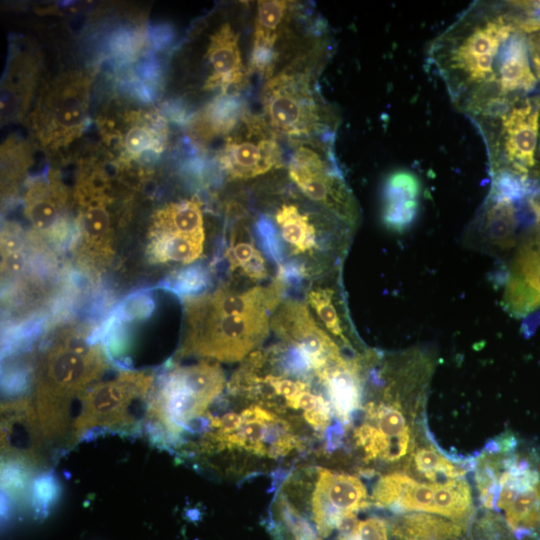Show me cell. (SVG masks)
Here are the masks:
<instances>
[{
  "label": "cell",
  "mask_w": 540,
  "mask_h": 540,
  "mask_svg": "<svg viewBox=\"0 0 540 540\" xmlns=\"http://www.w3.org/2000/svg\"><path fill=\"white\" fill-rule=\"evenodd\" d=\"M209 286L210 273L202 264H193L175 272L166 285L181 300L206 293Z\"/></svg>",
  "instance_id": "obj_31"
},
{
  "label": "cell",
  "mask_w": 540,
  "mask_h": 540,
  "mask_svg": "<svg viewBox=\"0 0 540 540\" xmlns=\"http://www.w3.org/2000/svg\"><path fill=\"white\" fill-rule=\"evenodd\" d=\"M102 134L121 164H141L159 157L164 151L168 130L155 111L130 107L103 120Z\"/></svg>",
  "instance_id": "obj_13"
},
{
  "label": "cell",
  "mask_w": 540,
  "mask_h": 540,
  "mask_svg": "<svg viewBox=\"0 0 540 540\" xmlns=\"http://www.w3.org/2000/svg\"><path fill=\"white\" fill-rule=\"evenodd\" d=\"M503 306L515 317L540 308V233L536 229L521 238L512 257Z\"/></svg>",
  "instance_id": "obj_18"
},
{
  "label": "cell",
  "mask_w": 540,
  "mask_h": 540,
  "mask_svg": "<svg viewBox=\"0 0 540 540\" xmlns=\"http://www.w3.org/2000/svg\"><path fill=\"white\" fill-rule=\"evenodd\" d=\"M74 202L78 210V253L92 267L105 266L113 256L114 226L108 177L99 169L79 172Z\"/></svg>",
  "instance_id": "obj_10"
},
{
  "label": "cell",
  "mask_w": 540,
  "mask_h": 540,
  "mask_svg": "<svg viewBox=\"0 0 540 540\" xmlns=\"http://www.w3.org/2000/svg\"><path fill=\"white\" fill-rule=\"evenodd\" d=\"M514 200L489 191L485 202L470 223L466 240L487 253H501L516 243L518 226Z\"/></svg>",
  "instance_id": "obj_19"
},
{
  "label": "cell",
  "mask_w": 540,
  "mask_h": 540,
  "mask_svg": "<svg viewBox=\"0 0 540 540\" xmlns=\"http://www.w3.org/2000/svg\"><path fill=\"white\" fill-rule=\"evenodd\" d=\"M270 327L287 344L302 349L314 371L343 358L337 344L317 325L303 302L283 300L270 319Z\"/></svg>",
  "instance_id": "obj_16"
},
{
  "label": "cell",
  "mask_w": 540,
  "mask_h": 540,
  "mask_svg": "<svg viewBox=\"0 0 540 540\" xmlns=\"http://www.w3.org/2000/svg\"><path fill=\"white\" fill-rule=\"evenodd\" d=\"M356 540H388L385 522L376 517L360 521Z\"/></svg>",
  "instance_id": "obj_37"
},
{
  "label": "cell",
  "mask_w": 540,
  "mask_h": 540,
  "mask_svg": "<svg viewBox=\"0 0 540 540\" xmlns=\"http://www.w3.org/2000/svg\"><path fill=\"white\" fill-rule=\"evenodd\" d=\"M31 498L33 505L41 511L46 510L59 496V485L52 473L38 476L32 485Z\"/></svg>",
  "instance_id": "obj_34"
},
{
  "label": "cell",
  "mask_w": 540,
  "mask_h": 540,
  "mask_svg": "<svg viewBox=\"0 0 540 540\" xmlns=\"http://www.w3.org/2000/svg\"><path fill=\"white\" fill-rule=\"evenodd\" d=\"M285 290L275 278L267 287L236 292L223 285L213 293L182 300L183 333L177 355L242 360L267 337L269 313L283 301Z\"/></svg>",
  "instance_id": "obj_2"
},
{
  "label": "cell",
  "mask_w": 540,
  "mask_h": 540,
  "mask_svg": "<svg viewBox=\"0 0 540 540\" xmlns=\"http://www.w3.org/2000/svg\"><path fill=\"white\" fill-rule=\"evenodd\" d=\"M319 47L297 53L266 80L261 92L264 118L278 134L303 141L333 137L337 118L317 89Z\"/></svg>",
  "instance_id": "obj_4"
},
{
  "label": "cell",
  "mask_w": 540,
  "mask_h": 540,
  "mask_svg": "<svg viewBox=\"0 0 540 540\" xmlns=\"http://www.w3.org/2000/svg\"><path fill=\"white\" fill-rule=\"evenodd\" d=\"M538 29L520 1H475L430 43L429 64L477 129L540 95L529 44Z\"/></svg>",
  "instance_id": "obj_1"
},
{
  "label": "cell",
  "mask_w": 540,
  "mask_h": 540,
  "mask_svg": "<svg viewBox=\"0 0 540 540\" xmlns=\"http://www.w3.org/2000/svg\"><path fill=\"white\" fill-rule=\"evenodd\" d=\"M218 161L230 179L247 180L280 168L283 151L266 119L247 110L226 137Z\"/></svg>",
  "instance_id": "obj_12"
},
{
  "label": "cell",
  "mask_w": 540,
  "mask_h": 540,
  "mask_svg": "<svg viewBox=\"0 0 540 540\" xmlns=\"http://www.w3.org/2000/svg\"><path fill=\"white\" fill-rule=\"evenodd\" d=\"M326 437V448L329 451L336 449L342 440L343 437V428L341 423H337L328 427L325 431Z\"/></svg>",
  "instance_id": "obj_42"
},
{
  "label": "cell",
  "mask_w": 540,
  "mask_h": 540,
  "mask_svg": "<svg viewBox=\"0 0 540 540\" xmlns=\"http://www.w3.org/2000/svg\"><path fill=\"white\" fill-rule=\"evenodd\" d=\"M254 234L263 253L274 263L280 265L284 262V246L277 227L271 218L265 214L260 215L254 225Z\"/></svg>",
  "instance_id": "obj_33"
},
{
  "label": "cell",
  "mask_w": 540,
  "mask_h": 540,
  "mask_svg": "<svg viewBox=\"0 0 540 540\" xmlns=\"http://www.w3.org/2000/svg\"><path fill=\"white\" fill-rule=\"evenodd\" d=\"M411 461L416 473L432 482L461 478L464 467L450 461L433 446H421L412 452Z\"/></svg>",
  "instance_id": "obj_29"
},
{
  "label": "cell",
  "mask_w": 540,
  "mask_h": 540,
  "mask_svg": "<svg viewBox=\"0 0 540 540\" xmlns=\"http://www.w3.org/2000/svg\"><path fill=\"white\" fill-rule=\"evenodd\" d=\"M527 202L535 218V229L540 233V193L529 197Z\"/></svg>",
  "instance_id": "obj_43"
},
{
  "label": "cell",
  "mask_w": 540,
  "mask_h": 540,
  "mask_svg": "<svg viewBox=\"0 0 540 540\" xmlns=\"http://www.w3.org/2000/svg\"><path fill=\"white\" fill-rule=\"evenodd\" d=\"M204 217L200 202L183 199L160 207L147 233L148 258L155 263L190 264L203 253Z\"/></svg>",
  "instance_id": "obj_11"
},
{
  "label": "cell",
  "mask_w": 540,
  "mask_h": 540,
  "mask_svg": "<svg viewBox=\"0 0 540 540\" xmlns=\"http://www.w3.org/2000/svg\"><path fill=\"white\" fill-rule=\"evenodd\" d=\"M307 276V268L300 260L284 261L278 265L276 278L286 287L299 286Z\"/></svg>",
  "instance_id": "obj_36"
},
{
  "label": "cell",
  "mask_w": 540,
  "mask_h": 540,
  "mask_svg": "<svg viewBox=\"0 0 540 540\" xmlns=\"http://www.w3.org/2000/svg\"><path fill=\"white\" fill-rule=\"evenodd\" d=\"M248 109L238 94H218L198 111L188 123V135L198 144L229 135Z\"/></svg>",
  "instance_id": "obj_23"
},
{
  "label": "cell",
  "mask_w": 540,
  "mask_h": 540,
  "mask_svg": "<svg viewBox=\"0 0 540 540\" xmlns=\"http://www.w3.org/2000/svg\"><path fill=\"white\" fill-rule=\"evenodd\" d=\"M262 383L270 386L277 395L285 397L286 401L294 399L300 392L306 391L308 388L305 381H293L279 375H267L262 379Z\"/></svg>",
  "instance_id": "obj_35"
},
{
  "label": "cell",
  "mask_w": 540,
  "mask_h": 540,
  "mask_svg": "<svg viewBox=\"0 0 540 540\" xmlns=\"http://www.w3.org/2000/svg\"><path fill=\"white\" fill-rule=\"evenodd\" d=\"M208 76L204 90H219L220 94H235L250 76L239 44V35L229 22L213 31L205 53Z\"/></svg>",
  "instance_id": "obj_20"
},
{
  "label": "cell",
  "mask_w": 540,
  "mask_h": 540,
  "mask_svg": "<svg viewBox=\"0 0 540 540\" xmlns=\"http://www.w3.org/2000/svg\"><path fill=\"white\" fill-rule=\"evenodd\" d=\"M315 373L325 384L331 404L342 423H349L361 401L359 362L341 358L328 362Z\"/></svg>",
  "instance_id": "obj_24"
},
{
  "label": "cell",
  "mask_w": 540,
  "mask_h": 540,
  "mask_svg": "<svg viewBox=\"0 0 540 540\" xmlns=\"http://www.w3.org/2000/svg\"><path fill=\"white\" fill-rule=\"evenodd\" d=\"M334 290L329 287H313L308 290L306 299L326 329L343 344L350 342L345 335L341 314L334 302Z\"/></svg>",
  "instance_id": "obj_30"
},
{
  "label": "cell",
  "mask_w": 540,
  "mask_h": 540,
  "mask_svg": "<svg viewBox=\"0 0 540 540\" xmlns=\"http://www.w3.org/2000/svg\"><path fill=\"white\" fill-rule=\"evenodd\" d=\"M359 522L355 513L342 516L336 525L340 540H356Z\"/></svg>",
  "instance_id": "obj_38"
},
{
  "label": "cell",
  "mask_w": 540,
  "mask_h": 540,
  "mask_svg": "<svg viewBox=\"0 0 540 540\" xmlns=\"http://www.w3.org/2000/svg\"><path fill=\"white\" fill-rule=\"evenodd\" d=\"M332 142L333 137L294 141L288 174L306 197L354 228L359 220L357 202L343 178Z\"/></svg>",
  "instance_id": "obj_8"
},
{
  "label": "cell",
  "mask_w": 540,
  "mask_h": 540,
  "mask_svg": "<svg viewBox=\"0 0 540 540\" xmlns=\"http://www.w3.org/2000/svg\"><path fill=\"white\" fill-rule=\"evenodd\" d=\"M296 446V439L291 435L281 436L275 443L272 444L268 451V456L277 458L288 454Z\"/></svg>",
  "instance_id": "obj_39"
},
{
  "label": "cell",
  "mask_w": 540,
  "mask_h": 540,
  "mask_svg": "<svg viewBox=\"0 0 540 540\" xmlns=\"http://www.w3.org/2000/svg\"><path fill=\"white\" fill-rule=\"evenodd\" d=\"M275 222L282 239L294 254L313 252L318 248V232L307 212L294 203L282 204L275 213Z\"/></svg>",
  "instance_id": "obj_27"
},
{
  "label": "cell",
  "mask_w": 540,
  "mask_h": 540,
  "mask_svg": "<svg viewBox=\"0 0 540 540\" xmlns=\"http://www.w3.org/2000/svg\"><path fill=\"white\" fill-rule=\"evenodd\" d=\"M372 502L398 512H423L461 523L472 513V496L464 478L418 482L403 473L382 476L376 483Z\"/></svg>",
  "instance_id": "obj_9"
},
{
  "label": "cell",
  "mask_w": 540,
  "mask_h": 540,
  "mask_svg": "<svg viewBox=\"0 0 540 540\" xmlns=\"http://www.w3.org/2000/svg\"><path fill=\"white\" fill-rule=\"evenodd\" d=\"M365 412L367 418L376 422L375 427L390 443L394 462L404 457L411 445V432L399 405L396 402L379 405L370 402Z\"/></svg>",
  "instance_id": "obj_28"
},
{
  "label": "cell",
  "mask_w": 540,
  "mask_h": 540,
  "mask_svg": "<svg viewBox=\"0 0 540 540\" xmlns=\"http://www.w3.org/2000/svg\"><path fill=\"white\" fill-rule=\"evenodd\" d=\"M91 77L67 70L41 88L30 126L38 143L49 151L68 147L84 132L89 119Z\"/></svg>",
  "instance_id": "obj_7"
},
{
  "label": "cell",
  "mask_w": 540,
  "mask_h": 540,
  "mask_svg": "<svg viewBox=\"0 0 540 540\" xmlns=\"http://www.w3.org/2000/svg\"><path fill=\"white\" fill-rule=\"evenodd\" d=\"M109 358L103 344L78 329H64L51 341L34 377L33 406L46 442L69 437L73 402L100 381Z\"/></svg>",
  "instance_id": "obj_3"
},
{
  "label": "cell",
  "mask_w": 540,
  "mask_h": 540,
  "mask_svg": "<svg viewBox=\"0 0 540 540\" xmlns=\"http://www.w3.org/2000/svg\"><path fill=\"white\" fill-rule=\"evenodd\" d=\"M304 418L313 428L324 430L330 423V412L320 409L305 411Z\"/></svg>",
  "instance_id": "obj_40"
},
{
  "label": "cell",
  "mask_w": 540,
  "mask_h": 540,
  "mask_svg": "<svg viewBox=\"0 0 540 540\" xmlns=\"http://www.w3.org/2000/svg\"><path fill=\"white\" fill-rule=\"evenodd\" d=\"M1 415L2 465L18 466L30 473L44 467L46 441L33 402L25 398L6 402Z\"/></svg>",
  "instance_id": "obj_14"
},
{
  "label": "cell",
  "mask_w": 540,
  "mask_h": 540,
  "mask_svg": "<svg viewBox=\"0 0 540 540\" xmlns=\"http://www.w3.org/2000/svg\"><path fill=\"white\" fill-rule=\"evenodd\" d=\"M219 418H220V426L218 429H216V431L218 432H223V433L234 432L238 430L243 424L241 415L233 413V412L226 413L222 417H219Z\"/></svg>",
  "instance_id": "obj_41"
},
{
  "label": "cell",
  "mask_w": 540,
  "mask_h": 540,
  "mask_svg": "<svg viewBox=\"0 0 540 540\" xmlns=\"http://www.w3.org/2000/svg\"><path fill=\"white\" fill-rule=\"evenodd\" d=\"M390 532L398 540H466L462 523L421 512L395 518Z\"/></svg>",
  "instance_id": "obj_25"
},
{
  "label": "cell",
  "mask_w": 540,
  "mask_h": 540,
  "mask_svg": "<svg viewBox=\"0 0 540 540\" xmlns=\"http://www.w3.org/2000/svg\"><path fill=\"white\" fill-rule=\"evenodd\" d=\"M273 362L280 371L279 376L296 377L298 380L307 379L313 370L310 358L298 346L278 345L272 350Z\"/></svg>",
  "instance_id": "obj_32"
},
{
  "label": "cell",
  "mask_w": 540,
  "mask_h": 540,
  "mask_svg": "<svg viewBox=\"0 0 540 540\" xmlns=\"http://www.w3.org/2000/svg\"><path fill=\"white\" fill-rule=\"evenodd\" d=\"M421 192L417 176L406 170L391 172L382 187L381 220L390 231H406L415 221Z\"/></svg>",
  "instance_id": "obj_22"
},
{
  "label": "cell",
  "mask_w": 540,
  "mask_h": 540,
  "mask_svg": "<svg viewBox=\"0 0 540 540\" xmlns=\"http://www.w3.org/2000/svg\"><path fill=\"white\" fill-rule=\"evenodd\" d=\"M68 191L53 173L36 177L24 194V213L32 227L46 237L67 233Z\"/></svg>",
  "instance_id": "obj_21"
},
{
  "label": "cell",
  "mask_w": 540,
  "mask_h": 540,
  "mask_svg": "<svg viewBox=\"0 0 540 540\" xmlns=\"http://www.w3.org/2000/svg\"><path fill=\"white\" fill-rule=\"evenodd\" d=\"M369 503L360 479L320 469L312 496V513L320 535H329L342 516L366 508Z\"/></svg>",
  "instance_id": "obj_17"
},
{
  "label": "cell",
  "mask_w": 540,
  "mask_h": 540,
  "mask_svg": "<svg viewBox=\"0 0 540 540\" xmlns=\"http://www.w3.org/2000/svg\"><path fill=\"white\" fill-rule=\"evenodd\" d=\"M297 5L293 1H258L254 28L253 46L248 65L249 75L257 73L266 80L274 75L284 55L291 32Z\"/></svg>",
  "instance_id": "obj_15"
},
{
  "label": "cell",
  "mask_w": 540,
  "mask_h": 540,
  "mask_svg": "<svg viewBox=\"0 0 540 540\" xmlns=\"http://www.w3.org/2000/svg\"><path fill=\"white\" fill-rule=\"evenodd\" d=\"M225 376L215 362L171 365L154 382L144 426L155 444L179 442L186 425L201 417L222 392Z\"/></svg>",
  "instance_id": "obj_5"
},
{
  "label": "cell",
  "mask_w": 540,
  "mask_h": 540,
  "mask_svg": "<svg viewBox=\"0 0 540 540\" xmlns=\"http://www.w3.org/2000/svg\"><path fill=\"white\" fill-rule=\"evenodd\" d=\"M229 246L225 253L232 271L240 270L246 277L260 280L267 276L266 263L254 246L247 225L246 213H237L230 232Z\"/></svg>",
  "instance_id": "obj_26"
},
{
  "label": "cell",
  "mask_w": 540,
  "mask_h": 540,
  "mask_svg": "<svg viewBox=\"0 0 540 540\" xmlns=\"http://www.w3.org/2000/svg\"><path fill=\"white\" fill-rule=\"evenodd\" d=\"M155 382L147 371L121 370L93 384L80 399L67 446L72 447L93 432L133 433L144 423Z\"/></svg>",
  "instance_id": "obj_6"
}]
</instances>
